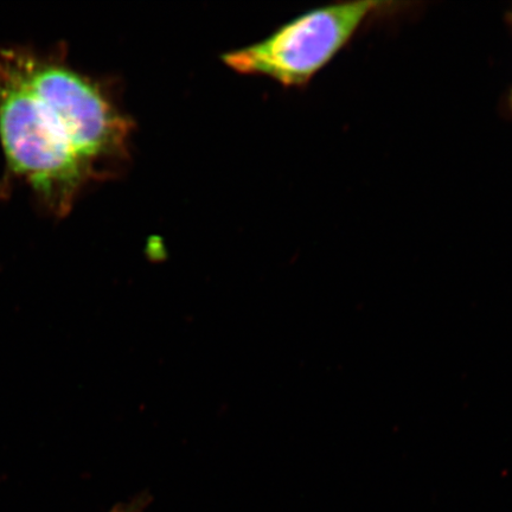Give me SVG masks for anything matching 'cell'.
Segmentation results:
<instances>
[{"label":"cell","mask_w":512,"mask_h":512,"mask_svg":"<svg viewBox=\"0 0 512 512\" xmlns=\"http://www.w3.org/2000/svg\"><path fill=\"white\" fill-rule=\"evenodd\" d=\"M145 502L143 499H139L130 505H118L115 507L113 512H142Z\"/></svg>","instance_id":"cell-3"},{"label":"cell","mask_w":512,"mask_h":512,"mask_svg":"<svg viewBox=\"0 0 512 512\" xmlns=\"http://www.w3.org/2000/svg\"><path fill=\"white\" fill-rule=\"evenodd\" d=\"M508 22H509L510 27L512 29V9L510 10L509 15H508Z\"/></svg>","instance_id":"cell-5"},{"label":"cell","mask_w":512,"mask_h":512,"mask_svg":"<svg viewBox=\"0 0 512 512\" xmlns=\"http://www.w3.org/2000/svg\"><path fill=\"white\" fill-rule=\"evenodd\" d=\"M131 128L64 48H0L2 187L21 185L62 219L102 166L123 156Z\"/></svg>","instance_id":"cell-1"},{"label":"cell","mask_w":512,"mask_h":512,"mask_svg":"<svg viewBox=\"0 0 512 512\" xmlns=\"http://www.w3.org/2000/svg\"><path fill=\"white\" fill-rule=\"evenodd\" d=\"M507 105H508V110H509L510 114H512V87H511V91L508 95Z\"/></svg>","instance_id":"cell-4"},{"label":"cell","mask_w":512,"mask_h":512,"mask_svg":"<svg viewBox=\"0 0 512 512\" xmlns=\"http://www.w3.org/2000/svg\"><path fill=\"white\" fill-rule=\"evenodd\" d=\"M393 3H336L313 9L264 41L222 56L236 73L268 76L286 87H304L348 46L371 17Z\"/></svg>","instance_id":"cell-2"}]
</instances>
